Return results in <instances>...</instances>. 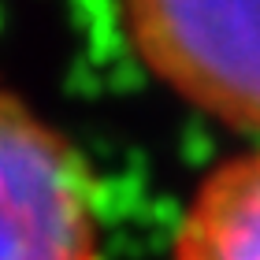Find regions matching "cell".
Masks as SVG:
<instances>
[{
  "label": "cell",
  "mask_w": 260,
  "mask_h": 260,
  "mask_svg": "<svg viewBox=\"0 0 260 260\" xmlns=\"http://www.w3.org/2000/svg\"><path fill=\"white\" fill-rule=\"evenodd\" d=\"M130 49L212 119L260 130V0H119Z\"/></svg>",
  "instance_id": "obj_1"
},
{
  "label": "cell",
  "mask_w": 260,
  "mask_h": 260,
  "mask_svg": "<svg viewBox=\"0 0 260 260\" xmlns=\"http://www.w3.org/2000/svg\"><path fill=\"white\" fill-rule=\"evenodd\" d=\"M0 260H101L86 160L0 89Z\"/></svg>",
  "instance_id": "obj_2"
},
{
  "label": "cell",
  "mask_w": 260,
  "mask_h": 260,
  "mask_svg": "<svg viewBox=\"0 0 260 260\" xmlns=\"http://www.w3.org/2000/svg\"><path fill=\"white\" fill-rule=\"evenodd\" d=\"M175 260H260V152L205 175L175 231Z\"/></svg>",
  "instance_id": "obj_3"
}]
</instances>
